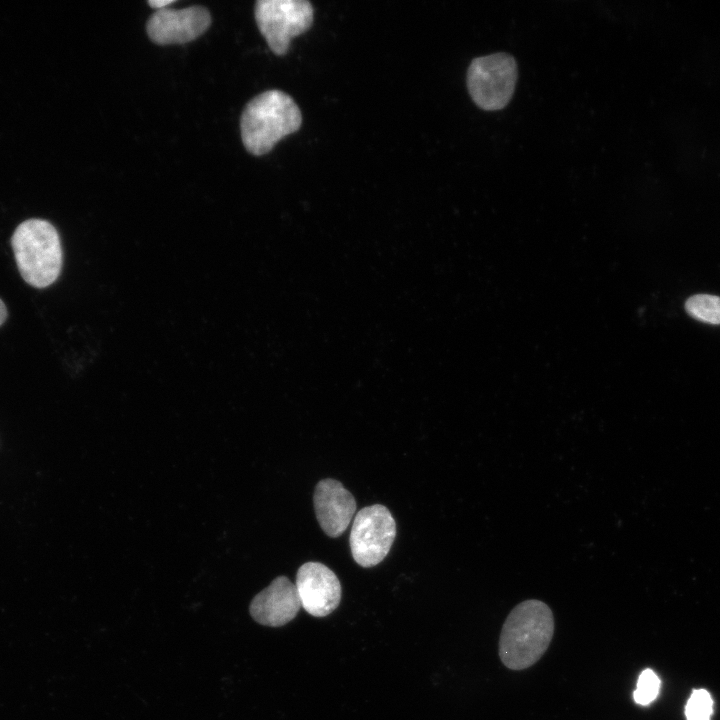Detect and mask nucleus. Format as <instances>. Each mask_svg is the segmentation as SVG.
Segmentation results:
<instances>
[{
    "mask_svg": "<svg viewBox=\"0 0 720 720\" xmlns=\"http://www.w3.org/2000/svg\"><path fill=\"white\" fill-rule=\"evenodd\" d=\"M555 630L551 608L541 600L527 599L506 617L499 636L498 655L513 671L536 664L549 648Z\"/></svg>",
    "mask_w": 720,
    "mask_h": 720,
    "instance_id": "obj_1",
    "label": "nucleus"
},
{
    "mask_svg": "<svg viewBox=\"0 0 720 720\" xmlns=\"http://www.w3.org/2000/svg\"><path fill=\"white\" fill-rule=\"evenodd\" d=\"M301 123V111L292 97L280 90H268L246 104L240 120L242 142L249 153L261 156L299 130Z\"/></svg>",
    "mask_w": 720,
    "mask_h": 720,
    "instance_id": "obj_2",
    "label": "nucleus"
},
{
    "mask_svg": "<svg viewBox=\"0 0 720 720\" xmlns=\"http://www.w3.org/2000/svg\"><path fill=\"white\" fill-rule=\"evenodd\" d=\"M661 680L651 668L644 669L638 676L636 689L633 691V700L636 704L647 706L658 696Z\"/></svg>",
    "mask_w": 720,
    "mask_h": 720,
    "instance_id": "obj_12",
    "label": "nucleus"
},
{
    "mask_svg": "<svg viewBox=\"0 0 720 720\" xmlns=\"http://www.w3.org/2000/svg\"><path fill=\"white\" fill-rule=\"evenodd\" d=\"M301 607L314 617L332 613L341 601L342 589L336 574L319 562H307L296 574Z\"/></svg>",
    "mask_w": 720,
    "mask_h": 720,
    "instance_id": "obj_8",
    "label": "nucleus"
},
{
    "mask_svg": "<svg viewBox=\"0 0 720 720\" xmlns=\"http://www.w3.org/2000/svg\"><path fill=\"white\" fill-rule=\"evenodd\" d=\"M313 502L318 523L330 537L340 536L356 511L353 495L341 482L331 478L318 482Z\"/></svg>",
    "mask_w": 720,
    "mask_h": 720,
    "instance_id": "obj_10",
    "label": "nucleus"
},
{
    "mask_svg": "<svg viewBox=\"0 0 720 720\" xmlns=\"http://www.w3.org/2000/svg\"><path fill=\"white\" fill-rule=\"evenodd\" d=\"M396 536V523L387 507L374 504L355 516L350 533V548L357 564L372 567L388 554Z\"/></svg>",
    "mask_w": 720,
    "mask_h": 720,
    "instance_id": "obj_6",
    "label": "nucleus"
},
{
    "mask_svg": "<svg viewBox=\"0 0 720 720\" xmlns=\"http://www.w3.org/2000/svg\"><path fill=\"white\" fill-rule=\"evenodd\" d=\"M714 702L706 689H693L685 705L687 720H711Z\"/></svg>",
    "mask_w": 720,
    "mask_h": 720,
    "instance_id": "obj_13",
    "label": "nucleus"
},
{
    "mask_svg": "<svg viewBox=\"0 0 720 720\" xmlns=\"http://www.w3.org/2000/svg\"><path fill=\"white\" fill-rule=\"evenodd\" d=\"M686 312L696 320L720 325V297L710 294H697L687 299Z\"/></svg>",
    "mask_w": 720,
    "mask_h": 720,
    "instance_id": "obj_11",
    "label": "nucleus"
},
{
    "mask_svg": "<svg viewBox=\"0 0 720 720\" xmlns=\"http://www.w3.org/2000/svg\"><path fill=\"white\" fill-rule=\"evenodd\" d=\"M517 76L516 61L507 53L477 57L467 71L469 94L481 109L500 110L511 100Z\"/></svg>",
    "mask_w": 720,
    "mask_h": 720,
    "instance_id": "obj_4",
    "label": "nucleus"
},
{
    "mask_svg": "<svg viewBox=\"0 0 720 720\" xmlns=\"http://www.w3.org/2000/svg\"><path fill=\"white\" fill-rule=\"evenodd\" d=\"M174 3V0H150L148 4L156 10L166 8L167 6Z\"/></svg>",
    "mask_w": 720,
    "mask_h": 720,
    "instance_id": "obj_14",
    "label": "nucleus"
},
{
    "mask_svg": "<svg viewBox=\"0 0 720 720\" xmlns=\"http://www.w3.org/2000/svg\"><path fill=\"white\" fill-rule=\"evenodd\" d=\"M209 11L202 6L156 10L147 21L149 38L159 45L183 44L201 36L210 26Z\"/></svg>",
    "mask_w": 720,
    "mask_h": 720,
    "instance_id": "obj_7",
    "label": "nucleus"
},
{
    "mask_svg": "<svg viewBox=\"0 0 720 720\" xmlns=\"http://www.w3.org/2000/svg\"><path fill=\"white\" fill-rule=\"evenodd\" d=\"M7 318V308L4 302L0 299V325L4 323Z\"/></svg>",
    "mask_w": 720,
    "mask_h": 720,
    "instance_id": "obj_15",
    "label": "nucleus"
},
{
    "mask_svg": "<svg viewBox=\"0 0 720 720\" xmlns=\"http://www.w3.org/2000/svg\"><path fill=\"white\" fill-rule=\"evenodd\" d=\"M300 608L295 584L285 576H278L252 599L249 612L261 625L280 627L293 620Z\"/></svg>",
    "mask_w": 720,
    "mask_h": 720,
    "instance_id": "obj_9",
    "label": "nucleus"
},
{
    "mask_svg": "<svg viewBox=\"0 0 720 720\" xmlns=\"http://www.w3.org/2000/svg\"><path fill=\"white\" fill-rule=\"evenodd\" d=\"M11 246L18 270L26 283L45 288L58 278L62 248L55 227L44 219H28L15 229Z\"/></svg>",
    "mask_w": 720,
    "mask_h": 720,
    "instance_id": "obj_3",
    "label": "nucleus"
},
{
    "mask_svg": "<svg viewBox=\"0 0 720 720\" xmlns=\"http://www.w3.org/2000/svg\"><path fill=\"white\" fill-rule=\"evenodd\" d=\"M313 12L306 0H259L255 4L257 26L276 55H284L291 39L310 28Z\"/></svg>",
    "mask_w": 720,
    "mask_h": 720,
    "instance_id": "obj_5",
    "label": "nucleus"
}]
</instances>
